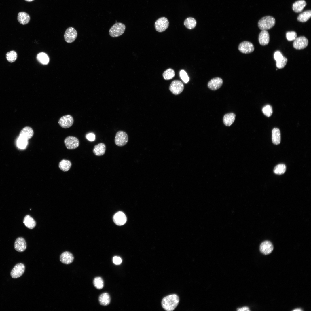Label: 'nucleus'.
I'll return each mask as SVG.
<instances>
[{"label":"nucleus","mask_w":311,"mask_h":311,"mask_svg":"<svg viewBox=\"0 0 311 311\" xmlns=\"http://www.w3.org/2000/svg\"><path fill=\"white\" fill-rule=\"evenodd\" d=\"M179 301V297L177 295H170L163 298L161 302L162 306L165 310L172 311L177 306Z\"/></svg>","instance_id":"obj_1"},{"label":"nucleus","mask_w":311,"mask_h":311,"mask_svg":"<svg viewBox=\"0 0 311 311\" xmlns=\"http://www.w3.org/2000/svg\"><path fill=\"white\" fill-rule=\"evenodd\" d=\"M275 19L273 17L268 16L261 18L258 21V25L262 31L267 30L273 27L275 24Z\"/></svg>","instance_id":"obj_2"},{"label":"nucleus","mask_w":311,"mask_h":311,"mask_svg":"<svg viewBox=\"0 0 311 311\" xmlns=\"http://www.w3.org/2000/svg\"><path fill=\"white\" fill-rule=\"evenodd\" d=\"M126 29L125 25L121 22H117L114 24L109 31L110 35L113 37H117L123 34Z\"/></svg>","instance_id":"obj_3"},{"label":"nucleus","mask_w":311,"mask_h":311,"mask_svg":"<svg viewBox=\"0 0 311 311\" xmlns=\"http://www.w3.org/2000/svg\"><path fill=\"white\" fill-rule=\"evenodd\" d=\"M114 141L115 143L117 146L120 147L124 146L128 141V136L124 131H118L116 133Z\"/></svg>","instance_id":"obj_4"},{"label":"nucleus","mask_w":311,"mask_h":311,"mask_svg":"<svg viewBox=\"0 0 311 311\" xmlns=\"http://www.w3.org/2000/svg\"><path fill=\"white\" fill-rule=\"evenodd\" d=\"M169 22L168 19L165 17L158 18L155 23V27L156 31L159 32L164 31L168 27Z\"/></svg>","instance_id":"obj_5"},{"label":"nucleus","mask_w":311,"mask_h":311,"mask_svg":"<svg viewBox=\"0 0 311 311\" xmlns=\"http://www.w3.org/2000/svg\"><path fill=\"white\" fill-rule=\"evenodd\" d=\"M238 49L241 53L248 54L253 52L254 50V47L253 45L251 42L244 41L239 44Z\"/></svg>","instance_id":"obj_6"},{"label":"nucleus","mask_w":311,"mask_h":311,"mask_svg":"<svg viewBox=\"0 0 311 311\" xmlns=\"http://www.w3.org/2000/svg\"><path fill=\"white\" fill-rule=\"evenodd\" d=\"M77 36V33L76 30L73 27H70L65 31L64 38L67 42L70 43L75 41Z\"/></svg>","instance_id":"obj_7"},{"label":"nucleus","mask_w":311,"mask_h":311,"mask_svg":"<svg viewBox=\"0 0 311 311\" xmlns=\"http://www.w3.org/2000/svg\"><path fill=\"white\" fill-rule=\"evenodd\" d=\"M308 44L307 39L304 36H301L296 38L293 42V46L296 49L301 50L306 47Z\"/></svg>","instance_id":"obj_8"},{"label":"nucleus","mask_w":311,"mask_h":311,"mask_svg":"<svg viewBox=\"0 0 311 311\" xmlns=\"http://www.w3.org/2000/svg\"><path fill=\"white\" fill-rule=\"evenodd\" d=\"M25 270V266L22 263L16 264L10 272L11 277L14 278H18L22 275Z\"/></svg>","instance_id":"obj_9"},{"label":"nucleus","mask_w":311,"mask_h":311,"mask_svg":"<svg viewBox=\"0 0 311 311\" xmlns=\"http://www.w3.org/2000/svg\"><path fill=\"white\" fill-rule=\"evenodd\" d=\"M184 88V85L181 81L175 80L172 82L169 89L173 94L175 95H178L183 91Z\"/></svg>","instance_id":"obj_10"},{"label":"nucleus","mask_w":311,"mask_h":311,"mask_svg":"<svg viewBox=\"0 0 311 311\" xmlns=\"http://www.w3.org/2000/svg\"><path fill=\"white\" fill-rule=\"evenodd\" d=\"M64 143L67 149H73L79 146V142L77 138L73 136H69L65 139Z\"/></svg>","instance_id":"obj_11"},{"label":"nucleus","mask_w":311,"mask_h":311,"mask_svg":"<svg viewBox=\"0 0 311 311\" xmlns=\"http://www.w3.org/2000/svg\"><path fill=\"white\" fill-rule=\"evenodd\" d=\"M74 120L73 117L68 115L61 117L59 120L58 123L59 125L65 128H68L73 124Z\"/></svg>","instance_id":"obj_12"},{"label":"nucleus","mask_w":311,"mask_h":311,"mask_svg":"<svg viewBox=\"0 0 311 311\" xmlns=\"http://www.w3.org/2000/svg\"><path fill=\"white\" fill-rule=\"evenodd\" d=\"M223 81L222 78L217 77L213 78L208 82V88L212 90H216L220 88L222 86Z\"/></svg>","instance_id":"obj_13"},{"label":"nucleus","mask_w":311,"mask_h":311,"mask_svg":"<svg viewBox=\"0 0 311 311\" xmlns=\"http://www.w3.org/2000/svg\"><path fill=\"white\" fill-rule=\"evenodd\" d=\"M27 245L25 239L22 237H19L16 240L14 243V248L17 251L22 252L26 249Z\"/></svg>","instance_id":"obj_14"},{"label":"nucleus","mask_w":311,"mask_h":311,"mask_svg":"<svg viewBox=\"0 0 311 311\" xmlns=\"http://www.w3.org/2000/svg\"><path fill=\"white\" fill-rule=\"evenodd\" d=\"M113 221L117 225L121 226L124 225L127 221V218L125 214L122 212L116 213L113 216Z\"/></svg>","instance_id":"obj_15"},{"label":"nucleus","mask_w":311,"mask_h":311,"mask_svg":"<svg viewBox=\"0 0 311 311\" xmlns=\"http://www.w3.org/2000/svg\"><path fill=\"white\" fill-rule=\"evenodd\" d=\"M273 246L272 243L268 241H265L262 242L260 246L261 252L264 255H268L271 253L273 249Z\"/></svg>","instance_id":"obj_16"},{"label":"nucleus","mask_w":311,"mask_h":311,"mask_svg":"<svg viewBox=\"0 0 311 311\" xmlns=\"http://www.w3.org/2000/svg\"><path fill=\"white\" fill-rule=\"evenodd\" d=\"M74 259L73 255L70 252L66 251L62 253L60 256V261L65 264H69L71 263Z\"/></svg>","instance_id":"obj_17"},{"label":"nucleus","mask_w":311,"mask_h":311,"mask_svg":"<svg viewBox=\"0 0 311 311\" xmlns=\"http://www.w3.org/2000/svg\"><path fill=\"white\" fill-rule=\"evenodd\" d=\"M258 40L259 44L261 45H267L270 41V35L267 30H262L259 35Z\"/></svg>","instance_id":"obj_18"},{"label":"nucleus","mask_w":311,"mask_h":311,"mask_svg":"<svg viewBox=\"0 0 311 311\" xmlns=\"http://www.w3.org/2000/svg\"><path fill=\"white\" fill-rule=\"evenodd\" d=\"M34 134V132L30 127L26 126L24 128L20 133L19 137L27 141L31 138Z\"/></svg>","instance_id":"obj_19"},{"label":"nucleus","mask_w":311,"mask_h":311,"mask_svg":"<svg viewBox=\"0 0 311 311\" xmlns=\"http://www.w3.org/2000/svg\"><path fill=\"white\" fill-rule=\"evenodd\" d=\"M106 150L105 145L103 143H100L94 146L93 152L95 155L101 156L105 154Z\"/></svg>","instance_id":"obj_20"},{"label":"nucleus","mask_w":311,"mask_h":311,"mask_svg":"<svg viewBox=\"0 0 311 311\" xmlns=\"http://www.w3.org/2000/svg\"><path fill=\"white\" fill-rule=\"evenodd\" d=\"M236 115L233 113H230L224 115L223 118V122L225 125L230 126L234 122Z\"/></svg>","instance_id":"obj_21"},{"label":"nucleus","mask_w":311,"mask_h":311,"mask_svg":"<svg viewBox=\"0 0 311 311\" xmlns=\"http://www.w3.org/2000/svg\"><path fill=\"white\" fill-rule=\"evenodd\" d=\"M304 0H299L294 2L292 5L293 11L296 13L301 12L306 5Z\"/></svg>","instance_id":"obj_22"},{"label":"nucleus","mask_w":311,"mask_h":311,"mask_svg":"<svg viewBox=\"0 0 311 311\" xmlns=\"http://www.w3.org/2000/svg\"><path fill=\"white\" fill-rule=\"evenodd\" d=\"M17 19L21 24L25 25L30 21V17L29 15L25 12H20L18 15Z\"/></svg>","instance_id":"obj_23"},{"label":"nucleus","mask_w":311,"mask_h":311,"mask_svg":"<svg viewBox=\"0 0 311 311\" xmlns=\"http://www.w3.org/2000/svg\"><path fill=\"white\" fill-rule=\"evenodd\" d=\"M280 131L279 129L275 128L272 131V141L276 145L279 144L281 141Z\"/></svg>","instance_id":"obj_24"},{"label":"nucleus","mask_w":311,"mask_h":311,"mask_svg":"<svg viewBox=\"0 0 311 311\" xmlns=\"http://www.w3.org/2000/svg\"><path fill=\"white\" fill-rule=\"evenodd\" d=\"M23 223L25 226L29 229H33L36 225V222L34 219L30 215L25 216L23 219Z\"/></svg>","instance_id":"obj_25"},{"label":"nucleus","mask_w":311,"mask_h":311,"mask_svg":"<svg viewBox=\"0 0 311 311\" xmlns=\"http://www.w3.org/2000/svg\"><path fill=\"white\" fill-rule=\"evenodd\" d=\"M111 298L110 295L107 293L102 294L99 297V301L100 304L104 306L109 305L110 302Z\"/></svg>","instance_id":"obj_26"},{"label":"nucleus","mask_w":311,"mask_h":311,"mask_svg":"<svg viewBox=\"0 0 311 311\" xmlns=\"http://www.w3.org/2000/svg\"><path fill=\"white\" fill-rule=\"evenodd\" d=\"M311 17L310 10L305 11L300 14L297 18L298 21L304 22L307 21Z\"/></svg>","instance_id":"obj_27"},{"label":"nucleus","mask_w":311,"mask_h":311,"mask_svg":"<svg viewBox=\"0 0 311 311\" xmlns=\"http://www.w3.org/2000/svg\"><path fill=\"white\" fill-rule=\"evenodd\" d=\"M71 165V163L70 161L63 159L59 162L58 166L61 170L64 172H66L68 171L70 169Z\"/></svg>","instance_id":"obj_28"},{"label":"nucleus","mask_w":311,"mask_h":311,"mask_svg":"<svg viewBox=\"0 0 311 311\" xmlns=\"http://www.w3.org/2000/svg\"><path fill=\"white\" fill-rule=\"evenodd\" d=\"M184 24L187 29H191L194 28L196 25V21L193 18L189 17L184 20Z\"/></svg>","instance_id":"obj_29"},{"label":"nucleus","mask_w":311,"mask_h":311,"mask_svg":"<svg viewBox=\"0 0 311 311\" xmlns=\"http://www.w3.org/2000/svg\"><path fill=\"white\" fill-rule=\"evenodd\" d=\"M17 52L14 50L9 51L6 54V57L7 60L10 63L15 62L17 59Z\"/></svg>","instance_id":"obj_30"},{"label":"nucleus","mask_w":311,"mask_h":311,"mask_svg":"<svg viewBox=\"0 0 311 311\" xmlns=\"http://www.w3.org/2000/svg\"><path fill=\"white\" fill-rule=\"evenodd\" d=\"M37 58L38 60L43 64H47L49 61V58L47 55L44 53H40L37 55Z\"/></svg>","instance_id":"obj_31"},{"label":"nucleus","mask_w":311,"mask_h":311,"mask_svg":"<svg viewBox=\"0 0 311 311\" xmlns=\"http://www.w3.org/2000/svg\"><path fill=\"white\" fill-rule=\"evenodd\" d=\"M286 170V166L283 164H280L276 166L274 169V172L278 175L284 174Z\"/></svg>","instance_id":"obj_32"},{"label":"nucleus","mask_w":311,"mask_h":311,"mask_svg":"<svg viewBox=\"0 0 311 311\" xmlns=\"http://www.w3.org/2000/svg\"><path fill=\"white\" fill-rule=\"evenodd\" d=\"M175 75V73L174 70L171 68L167 69L163 73V76L164 79L166 80H168L172 79Z\"/></svg>","instance_id":"obj_33"},{"label":"nucleus","mask_w":311,"mask_h":311,"mask_svg":"<svg viewBox=\"0 0 311 311\" xmlns=\"http://www.w3.org/2000/svg\"><path fill=\"white\" fill-rule=\"evenodd\" d=\"M93 283L95 287L98 289H102L104 286L103 280L100 277H95L94 279Z\"/></svg>","instance_id":"obj_34"},{"label":"nucleus","mask_w":311,"mask_h":311,"mask_svg":"<svg viewBox=\"0 0 311 311\" xmlns=\"http://www.w3.org/2000/svg\"><path fill=\"white\" fill-rule=\"evenodd\" d=\"M262 111L265 115L267 117H269L272 113V107L269 105H266L263 107Z\"/></svg>","instance_id":"obj_35"},{"label":"nucleus","mask_w":311,"mask_h":311,"mask_svg":"<svg viewBox=\"0 0 311 311\" xmlns=\"http://www.w3.org/2000/svg\"><path fill=\"white\" fill-rule=\"evenodd\" d=\"M27 144V140L20 137L17 141V145L18 147L21 149L25 148Z\"/></svg>","instance_id":"obj_36"},{"label":"nucleus","mask_w":311,"mask_h":311,"mask_svg":"<svg viewBox=\"0 0 311 311\" xmlns=\"http://www.w3.org/2000/svg\"><path fill=\"white\" fill-rule=\"evenodd\" d=\"M286 37L288 41H293L297 37V34L294 31H288L286 33Z\"/></svg>","instance_id":"obj_37"},{"label":"nucleus","mask_w":311,"mask_h":311,"mask_svg":"<svg viewBox=\"0 0 311 311\" xmlns=\"http://www.w3.org/2000/svg\"><path fill=\"white\" fill-rule=\"evenodd\" d=\"M287 62V58L284 56L282 59L279 61L276 62V66L279 69H282L285 66Z\"/></svg>","instance_id":"obj_38"},{"label":"nucleus","mask_w":311,"mask_h":311,"mask_svg":"<svg viewBox=\"0 0 311 311\" xmlns=\"http://www.w3.org/2000/svg\"><path fill=\"white\" fill-rule=\"evenodd\" d=\"M179 73L180 77L183 81L185 83H187L189 79L186 72L184 70H182Z\"/></svg>","instance_id":"obj_39"},{"label":"nucleus","mask_w":311,"mask_h":311,"mask_svg":"<svg viewBox=\"0 0 311 311\" xmlns=\"http://www.w3.org/2000/svg\"><path fill=\"white\" fill-rule=\"evenodd\" d=\"M284 56L279 51L276 52L274 54V58L275 60L277 62L282 59Z\"/></svg>","instance_id":"obj_40"},{"label":"nucleus","mask_w":311,"mask_h":311,"mask_svg":"<svg viewBox=\"0 0 311 311\" xmlns=\"http://www.w3.org/2000/svg\"><path fill=\"white\" fill-rule=\"evenodd\" d=\"M113 261L115 264L119 265L121 263L122 259L120 257L116 256L113 258Z\"/></svg>","instance_id":"obj_41"},{"label":"nucleus","mask_w":311,"mask_h":311,"mask_svg":"<svg viewBox=\"0 0 311 311\" xmlns=\"http://www.w3.org/2000/svg\"><path fill=\"white\" fill-rule=\"evenodd\" d=\"M86 137L88 140L91 141H93L95 139V135L92 133L87 134L86 136Z\"/></svg>","instance_id":"obj_42"},{"label":"nucleus","mask_w":311,"mask_h":311,"mask_svg":"<svg viewBox=\"0 0 311 311\" xmlns=\"http://www.w3.org/2000/svg\"><path fill=\"white\" fill-rule=\"evenodd\" d=\"M237 310L239 311H249L250 310H249V308L248 307H246V306H245V307H241V308H238V309Z\"/></svg>","instance_id":"obj_43"},{"label":"nucleus","mask_w":311,"mask_h":311,"mask_svg":"<svg viewBox=\"0 0 311 311\" xmlns=\"http://www.w3.org/2000/svg\"><path fill=\"white\" fill-rule=\"evenodd\" d=\"M302 310L300 308H297L293 310V311H301Z\"/></svg>","instance_id":"obj_44"},{"label":"nucleus","mask_w":311,"mask_h":311,"mask_svg":"<svg viewBox=\"0 0 311 311\" xmlns=\"http://www.w3.org/2000/svg\"><path fill=\"white\" fill-rule=\"evenodd\" d=\"M25 1L27 2H31L34 0H25Z\"/></svg>","instance_id":"obj_45"}]
</instances>
